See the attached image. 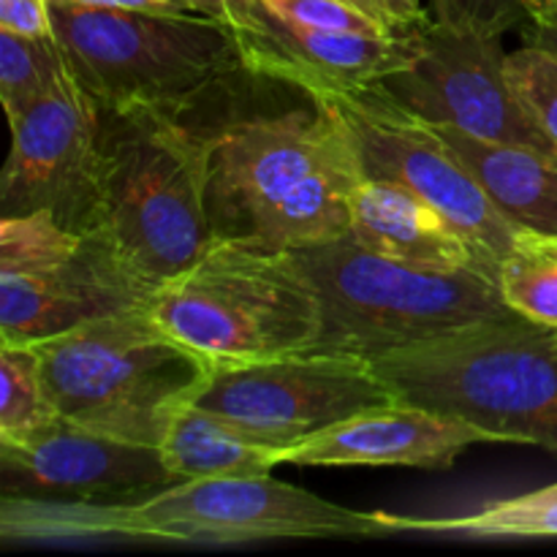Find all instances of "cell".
Returning <instances> with one entry per match:
<instances>
[{
    "label": "cell",
    "instance_id": "6da1fadb",
    "mask_svg": "<svg viewBox=\"0 0 557 557\" xmlns=\"http://www.w3.org/2000/svg\"><path fill=\"white\" fill-rule=\"evenodd\" d=\"M375 511L346 509L264 476L188 479L136 500L87 504L0 495V536L16 544H253L288 539H370Z\"/></svg>",
    "mask_w": 557,
    "mask_h": 557
},
{
    "label": "cell",
    "instance_id": "7a4b0ae2",
    "mask_svg": "<svg viewBox=\"0 0 557 557\" xmlns=\"http://www.w3.org/2000/svg\"><path fill=\"white\" fill-rule=\"evenodd\" d=\"M310 103L313 112L259 114L207 136L215 237L292 250L348 234L362 161L337 109Z\"/></svg>",
    "mask_w": 557,
    "mask_h": 557
},
{
    "label": "cell",
    "instance_id": "3957f363",
    "mask_svg": "<svg viewBox=\"0 0 557 557\" xmlns=\"http://www.w3.org/2000/svg\"><path fill=\"white\" fill-rule=\"evenodd\" d=\"M210 141L156 107H103L90 232L156 292L215 239L207 212Z\"/></svg>",
    "mask_w": 557,
    "mask_h": 557
},
{
    "label": "cell",
    "instance_id": "277c9868",
    "mask_svg": "<svg viewBox=\"0 0 557 557\" xmlns=\"http://www.w3.org/2000/svg\"><path fill=\"white\" fill-rule=\"evenodd\" d=\"M370 364L397 400L557 455V326L498 315Z\"/></svg>",
    "mask_w": 557,
    "mask_h": 557
},
{
    "label": "cell",
    "instance_id": "5b68a950",
    "mask_svg": "<svg viewBox=\"0 0 557 557\" xmlns=\"http://www.w3.org/2000/svg\"><path fill=\"white\" fill-rule=\"evenodd\" d=\"M30 346L65 422L156 449L215 373L147 308L96 315Z\"/></svg>",
    "mask_w": 557,
    "mask_h": 557
},
{
    "label": "cell",
    "instance_id": "8992f818",
    "mask_svg": "<svg viewBox=\"0 0 557 557\" xmlns=\"http://www.w3.org/2000/svg\"><path fill=\"white\" fill-rule=\"evenodd\" d=\"M147 310L215 370L310 351L321 335L319 294L292 250L243 239H212Z\"/></svg>",
    "mask_w": 557,
    "mask_h": 557
},
{
    "label": "cell",
    "instance_id": "52a82bcc",
    "mask_svg": "<svg viewBox=\"0 0 557 557\" xmlns=\"http://www.w3.org/2000/svg\"><path fill=\"white\" fill-rule=\"evenodd\" d=\"M292 256L321 302V335L310 351L375 359L511 313L482 272L386 259L351 234L299 245Z\"/></svg>",
    "mask_w": 557,
    "mask_h": 557
},
{
    "label": "cell",
    "instance_id": "ba28073f",
    "mask_svg": "<svg viewBox=\"0 0 557 557\" xmlns=\"http://www.w3.org/2000/svg\"><path fill=\"white\" fill-rule=\"evenodd\" d=\"M58 44L76 79L103 107H156L177 114L239 63L223 20L147 14L52 0Z\"/></svg>",
    "mask_w": 557,
    "mask_h": 557
},
{
    "label": "cell",
    "instance_id": "9c48e42d",
    "mask_svg": "<svg viewBox=\"0 0 557 557\" xmlns=\"http://www.w3.org/2000/svg\"><path fill=\"white\" fill-rule=\"evenodd\" d=\"M150 297L98 234L49 212L0 221V341H44L96 315L147 308Z\"/></svg>",
    "mask_w": 557,
    "mask_h": 557
},
{
    "label": "cell",
    "instance_id": "30bf717a",
    "mask_svg": "<svg viewBox=\"0 0 557 557\" xmlns=\"http://www.w3.org/2000/svg\"><path fill=\"white\" fill-rule=\"evenodd\" d=\"M308 98H321L337 109L354 136L364 177L389 180L422 196L498 261L531 237L533 228L506 218L460 158L422 120L408 114L381 82Z\"/></svg>",
    "mask_w": 557,
    "mask_h": 557
},
{
    "label": "cell",
    "instance_id": "8fae6325",
    "mask_svg": "<svg viewBox=\"0 0 557 557\" xmlns=\"http://www.w3.org/2000/svg\"><path fill=\"white\" fill-rule=\"evenodd\" d=\"M395 400L370 359L302 351L215 370L194 403L288 449L351 413Z\"/></svg>",
    "mask_w": 557,
    "mask_h": 557
},
{
    "label": "cell",
    "instance_id": "7c38bea8",
    "mask_svg": "<svg viewBox=\"0 0 557 557\" xmlns=\"http://www.w3.org/2000/svg\"><path fill=\"white\" fill-rule=\"evenodd\" d=\"M9 125L11 150L0 174L3 215L49 212L63 226L90 232L101 103L69 60L49 90Z\"/></svg>",
    "mask_w": 557,
    "mask_h": 557
},
{
    "label": "cell",
    "instance_id": "4fadbf2b",
    "mask_svg": "<svg viewBox=\"0 0 557 557\" xmlns=\"http://www.w3.org/2000/svg\"><path fill=\"white\" fill-rule=\"evenodd\" d=\"M422 38L424 49L417 63L381 82L408 114L455 125L479 139L557 156L553 141L511 90L498 36L455 30L433 20L422 27Z\"/></svg>",
    "mask_w": 557,
    "mask_h": 557
},
{
    "label": "cell",
    "instance_id": "5bb4252c",
    "mask_svg": "<svg viewBox=\"0 0 557 557\" xmlns=\"http://www.w3.org/2000/svg\"><path fill=\"white\" fill-rule=\"evenodd\" d=\"M218 20L232 30L243 69L299 87L305 96L379 85L417 63L424 49L422 30L392 36L321 30L272 14L259 0H226Z\"/></svg>",
    "mask_w": 557,
    "mask_h": 557
},
{
    "label": "cell",
    "instance_id": "9a60e30c",
    "mask_svg": "<svg viewBox=\"0 0 557 557\" xmlns=\"http://www.w3.org/2000/svg\"><path fill=\"white\" fill-rule=\"evenodd\" d=\"M177 484L156 446L60 422L27 446H0V495L114 504Z\"/></svg>",
    "mask_w": 557,
    "mask_h": 557
},
{
    "label": "cell",
    "instance_id": "2e32d148",
    "mask_svg": "<svg viewBox=\"0 0 557 557\" xmlns=\"http://www.w3.org/2000/svg\"><path fill=\"white\" fill-rule=\"evenodd\" d=\"M476 444H498L462 419L395 400L351 413L283 451L292 466H406L449 471Z\"/></svg>",
    "mask_w": 557,
    "mask_h": 557
},
{
    "label": "cell",
    "instance_id": "e0dca14e",
    "mask_svg": "<svg viewBox=\"0 0 557 557\" xmlns=\"http://www.w3.org/2000/svg\"><path fill=\"white\" fill-rule=\"evenodd\" d=\"M348 234L386 259L433 270H476L498 283L500 261L493 253L468 239L430 201L389 180L359 183Z\"/></svg>",
    "mask_w": 557,
    "mask_h": 557
},
{
    "label": "cell",
    "instance_id": "ac0fdd59",
    "mask_svg": "<svg viewBox=\"0 0 557 557\" xmlns=\"http://www.w3.org/2000/svg\"><path fill=\"white\" fill-rule=\"evenodd\" d=\"M422 123L460 158L506 218L557 237V156L479 139L446 123Z\"/></svg>",
    "mask_w": 557,
    "mask_h": 557
},
{
    "label": "cell",
    "instance_id": "d6986e66",
    "mask_svg": "<svg viewBox=\"0 0 557 557\" xmlns=\"http://www.w3.org/2000/svg\"><path fill=\"white\" fill-rule=\"evenodd\" d=\"M158 451L174 482H188V479L264 476L281 466L286 446L261 438L199 403H188L172 419Z\"/></svg>",
    "mask_w": 557,
    "mask_h": 557
},
{
    "label": "cell",
    "instance_id": "ffe728a7",
    "mask_svg": "<svg viewBox=\"0 0 557 557\" xmlns=\"http://www.w3.org/2000/svg\"><path fill=\"white\" fill-rule=\"evenodd\" d=\"M386 533H438L473 542H509V539H557V484L490 500L468 515L449 517H408L375 511Z\"/></svg>",
    "mask_w": 557,
    "mask_h": 557
},
{
    "label": "cell",
    "instance_id": "44dd1931",
    "mask_svg": "<svg viewBox=\"0 0 557 557\" xmlns=\"http://www.w3.org/2000/svg\"><path fill=\"white\" fill-rule=\"evenodd\" d=\"M0 446L36 444L63 422L30 343L0 341Z\"/></svg>",
    "mask_w": 557,
    "mask_h": 557
},
{
    "label": "cell",
    "instance_id": "7402d4cb",
    "mask_svg": "<svg viewBox=\"0 0 557 557\" xmlns=\"http://www.w3.org/2000/svg\"><path fill=\"white\" fill-rule=\"evenodd\" d=\"M498 288L506 308L536 324L557 326V237L531 232L500 259Z\"/></svg>",
    "mask_w": 557,
    "mask_h": 557
},
{
    "label": "cell",
    "instance_id": "603a6c76",
    "mask_svg": "<svg viewBox=\"0 0 557 557\" xmlns=\"http://www.w3.org/2000/svg\"><path fill=\"white\" fill-rule=\"evenodd\" d=\"M63 65L65 54L58 38H27L0 30V101L5 117H16L44 96Z\"/></svg>",
    "mask_w": 557,
    "mask_h": 557
},
{
    "label": "cell",
    "instance_id": "cb8c5ba5",
    "mask_svg": "<svg viewBox=\"0 0 557 557\" xmlns=\"http://www.w3.org/2000/svg\"><path fill=\"white\" fill-rule=\"evenodd\" d=\"M506 76L525 112L557 150V52L528 41L506 52Z\"/></svg>",
    "mask_w": 557,
    "mask_h": 557
},
{
    "label": "cell",
    "instance_id": "d4e9b609",
    "mask_svg": "<svg viewBox=\"0 0 557 557\" xmlns=\"http://www.w3.org/2000/svg\"><path fill=\"white\" fill-rule=\"evenodd\" d=\"M272 14L286 16L299 25L335 33H364V36H392L379 20L351 0H259Z\"/></svg>",
    "mask_w": 557,
    "mask_h": 557
},
{
    "label": "cell",
    "instance_id": "484cf974",
    "mask_svg": "<svg viewBox=\"0 0 557 557\" xmlns=\"http://www.w3.org/2000/svg\"><path fill=\"white\" fill-rule=\"evenodd\" d=\"M435 22L479 36H504L528 22L525 0H430Z\"/></svg>",
    "mask_w": 557,
    "mask_h": 557
},
{
    "label": "cell",
    "instance_id": "4316f807",
    "mask_svg": "<svg viewBox=\"0 0 557 557\" xmlns=\"http://www.w3.org/2000/svg\"><path fill=\"white\" fill-rule=\"evenodd\" d=\"M0 30L27 38H58L52 0H0Z\"/></svg>",
    "mask_w": 557,
    "mask_h": 557
},
{
    "label": "cell",
    "instance_id": "83f0119b",
    "mask_svg": "<svg viewBox=\"0 0 557 557\" xmlns=\"http://www.w3.org/2000/svg\"><path fill=\"white\" fill-rule=\"evenodd\" d=\"M359 9L368 11L392 33L422 30L433 22V14L424 9L422 0H351Z\"/></svg>",
    "mask_w": 557,
    "mask_h": 557
},
{
    "label": "cell",
    "instance_id": "f1b7e54d",
    "mask_svg": "<svg viewBox=\"0 0 557 557\" xmlns=\"http://www.w3.org/2000/svg\"><path fill=\"white\" fill-rule=\"evenodd\" d=\"M528 22L544 27H557V0H525Z\"/></svg>",
    "mask_w": 557,
    "mask_h": 557
},
{
    "label": "cell",
    "instance_id": "f546056e",
    "mask_svg": "<svg viewBox=\"0 0 557 557\" xmlns=\"http://www.w3.org/2000/svg\"><path fill=\"white\" fill-rule=\"evenodd\" d=\"M525 36L528 41H536L542 44V47L557 52V27H544V25H533V22H525Z\"/></svg>",
    "mask_w": 557,
    "mask_h": 557
},
{
    "label": "cell",
    "instance_id": "4dcf8cb0",
    "mask_svg": "<svg viewBox=\"0 0 557 557\" xmlns=\"http://www.w3.org/2000/svg\"><path fill=\"white\" fill-rule=\"evenodd\" d=\"M188 3L194 5V9L199 11V14L218 16V14H221V9H223V3H226V0H188Z\"/></svg>",
    "mask_w": 557,
    "mask_h": 557
}]
</instances>
